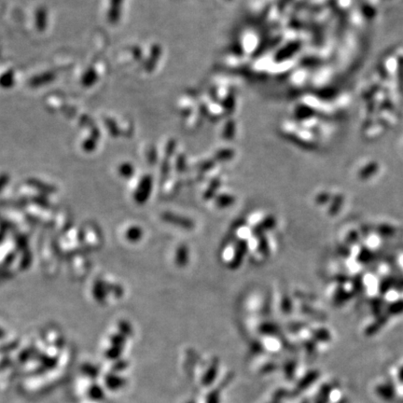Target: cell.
Wrapping results in <instances>:
<instances>
[{
  "label": "cell",
  "instance_id": "1",
  "mask_svg": "<svg viewBox=\"0 0 403 403\" xmlns=\"http://www.w3.org/2000/svg\"><path fill=\"white\" fill-rule=\"evenodd\" d=\"M376 392L385 401H392L395 398V388L391 383H383L376 387Z\"/></svg>",
  "mask_w": 403,
  "mask_h": 403
},
{
  "label": "cell",
  "instance_id": "2",
  "mask_svg": "<svg viewBox=\"0 0 403 403\" xmlns=\"http://www.w3.org/2000/svg\"><path fill=\"white\" fill-rule=\"evenodd\" d=\"M398 380L400 381L401 383H403V366H402L398 372Z\"/></svg>",
  "mask_w": 403,
  "mask_h": 403
}]
</instances>
